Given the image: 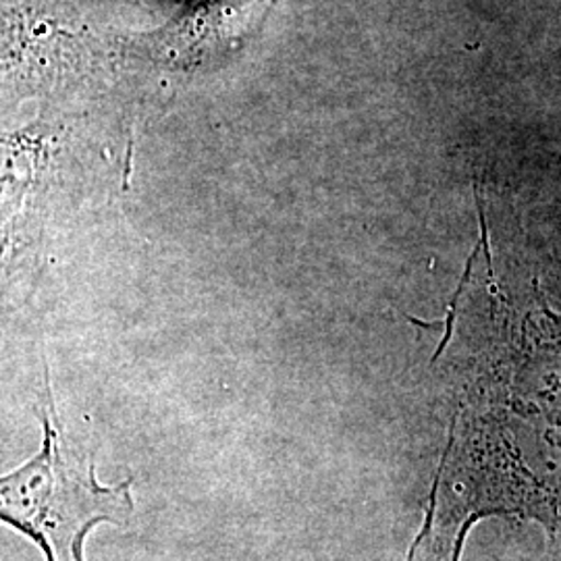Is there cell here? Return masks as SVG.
Returning <instances> with one entry per match:
<instances>
[{
    "label": "cell",
    "mask_w": 561,
    "mask_h": 561,
    "mask_svg": "<svg viewBox=\"0 0 561 561\" xmlns=\"http://www.w3.org/2000/svg\"><path fill=\"white\" fill-rule=\"evenodd\" d=\"M42 414L44 451L0 481L2 520L36 539L48 561L81 560V542L99 522L127 524L131 481L106 489L94 461H80L62 445L59 422Z\"/></svg>",
    "instance_id": "1"
}]
</instances>
